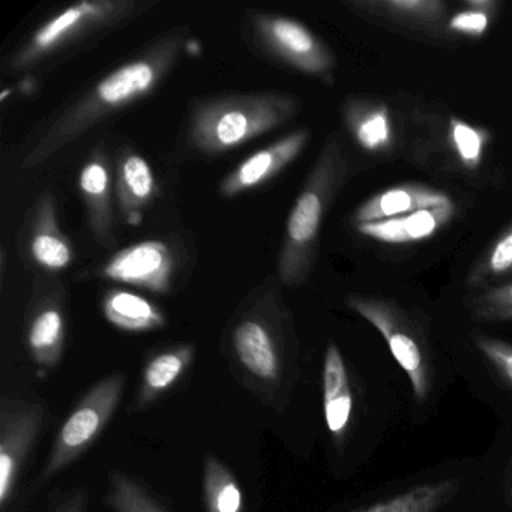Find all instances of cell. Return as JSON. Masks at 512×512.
<instances>
[{
  "mask_svg": "<svg viewBox=\"0 0 512 512\" xmlns=\"http://www.w3.org/2000/svg\"><path fill=\"white\" fill-rule=\"evenodd\" d=\"M224 346L239 382L266 406L281 409L298 379V343L289 310L274 289L265 287L245 302Z\"/></svg>",
  "mask_w": 512,
  "mask_h": 512,
  "instance_id": "cell-1",
  "label": "cell"
},
{
  "mask_svg": "<svg viewBox=\"0 0 512 512\" xmlns=\"http://www.w3.org/2000/svg\"><path fill=\"white\" fill-rule=\"evenodd\" d=\"M185 44L184 29H176L103 77L41 134L23 157V169L40 166L104 119L151 95L179 61Z\"/></svg>",
  "mask_w": 512,
  "mask_h": 512,
  "instance_id": "cell-2",
  "label": "cell"
},
{
  "mask_svg": "<svg viewBox=\"0 0 512 512\" xmlns=\"http://www.w3.org/2000/svg\"><path fill=\"white\" fill-rule=\"evenodd\" d=\"M349 160L340 137L331 134L311 167L289 218L278 259V280L284 287L302 286L313 271L319 235L329 206L349 176Z\"/></svg>",
  "mask_w": 512,
  "mask_h": 512,
  "instance_id": "cell-3",
  "label": "cell"
},
{
  "mask_svg": "<svg viewBox=\"0 0 512 512\" xmlns=\"http://www.w3.org/2000/svg\"><path fill=\"white\" fill-rule=\"evenodd\" d=\"M299 107L298 98L274 91L205 98L191 109L188 142L202 154H224L283 127Z\"/></svg>",
  "mask_w": 512,
  "mask_h": 512,
  "instance_id": "cell-4",
  "label": "cell"
},
{
  "mask_svg": "<svg viewBox=\"0 0 512 512\" xmlns=\"http://www.w3.org/2000/svg\"><path fill=\"white\" fill-rule=\"evenodd\" d=\"M154 4L136 0H83L65 8L31 35L7 61L11 73H23L59 53L85 43L133 19Z\"/></svg>",
  "mask_w": 512,
  "mask_h": 512,
  "instance_id": "cell-5",
  "label": "cell"
},
{
  "mask_svg": "<svg viewBox=\"0 0 512 512\" xmlns=\"http://www.w3.org/2000/svg\"><path fill=\"white\" fill-rule=\"evenodd\" d=\"M127 376L122 371L107 374L74 404L53 440L49 457L34 484L40 491L82 458L109 427L122 397Z\"/></svg>",
  "mask_w": 512,
  "mask_h": 512,
  "instance_id": "cell-6",
  "label": "cell"
},
{
  "mask_svg": "<svg viewBox=\"0 0 512 512\" xmlns=\"http://www.w3.org/2000/svg\"><path fill=\"white\" fill-rule=\"evenodd\" d=\"M346 305L370 323L385 340L392 358L409 379L413 397L425 403L433 385L430 344L427 335L397 302L382 296L349 295Z\"/></svg>",
  "mask_w": 512,
  "mask_h": 512,
  "instance_id": "cell-7",
  "label": "cell"
},
{
  "mask_svg": "<svg viewBox=\"0 0 512 512\" xmlns=\"http://www.w3.org/2000/svg\"><path fill=\"white\" fill-rule=\"evenodd\" d=\"M253 31L263 52L305 76L334 83L337 58L332 50L298 20L280 14L253 17Z\"/></svg>",
  "mask_w": 512,
  "mask_h": 512,
  "instance_id": "cell-8",
  "label": "cell"
},
{
  "mask_svg": "<svg viewBox=\"0 0 512 512\" xmlns=\"http://www.w3.org/2000/svg\"><path fill=\"white\" fill-rule=\"evenodd\" d=\"M41 401L4 395L0 401V508L7 511L16 496L23 467L46 422Z\"/></svg>",
  "mask_w": 512,
  "mask_h": 512,
  "instance_id": "cell-9",
  "label": "cell"
},
{
  "mask_svg": "<svg viewBox=\"0 0 512 512\" xmlns=\"http://www.w3.org/2000/svg\"><path fill=\"white\" fill-rule=\"evenodd\" d=\"M343 5L356 16L394 31L451 41V5L443 0H347Z\"/></svg>",
  "mask_w": 512,
  "mask_h": 512,
  "instance_id": "cell-10",
  "label": "cell"
},
{
  "mask_svg": "<svg viewBox=\"0 0 512 512\" xmlns=\"http://www.w3.org/2000/svg\"><path fill=\"white\" fill-rule=\"evenodd\" d=\"M173 272L172 248L166 242L152 239L119 250L101 269V277L166 295L172 289Z\"/></svg>",
  "mask_w": 512,
  "mask_h": 512,
  "instance_id": "cell-11",
  "label": "cell"
},
{
  "mask_svg": "<svg viewBox=\"0 0 512 512\" xmlns=\"http://www.w3.org/2000/svg\"><path fill=\"white\" fill-rule=\"evenodd\" d=\"M67 341V304L61 289L43 293L32 302L25 326V343L41 374L61 364Z\"/></svg>",
  "mask_w": 512,
  "mask_h": 512,
  "instance_id": "cell-12",
  "label": "cell"
},
{
  "mask_svg": "<svg viewBox=\"0 0 512 512\" xmlns=\"http://www.w3.org/2000/svg\"><path fill=\"white\" fill-rule=\"evenodd\" d=\"M310 139V130L301 128L254 152L223 179L221 196L232 199L272 181L302 154Z\"/></svg>",
  "mask_w": 512,
  "mask_h": 512,
  "instance_id": "cell-13",
  "label": "cell"
},
{
  "mask_svg": "<svg viewBox=\"0 0 512 512\" xmlns=\"http://www.w3.org/2000/svg\"><path fill=\"white\" fill-rule=\"evenodd\" d=\"M26 251L35 265L47 272H61L74 260L71 239L59 226L58 206L52 191H44L29 215Z\"/></svg>",
  "mask_w": 512,
  "mask_h": 512,
  "instance_id": "cell-14",
  "label": "cell"
},
{
  "mask_svg": "<svg viewBox=\"0 0 512 512\" xmlns=\"http://www.w3.org/2000/svg\"><path fill=\"white\" fill-rule=\"evenodd\" d=\"M113 181L106 149L97 146L80 170L79 187L85 200L89 230L95 241L106 248L116 245Z\"/></svg>",
  "mask_w": 512,
  "mask_h": 512,
  "instance_id": "cell-15",
  "label": "cell"
},
{
  "mask_svg": "<svg viewBox=\"0 0 512 512\" xmlns=\"http://www.w3.org/2000/svg\"><path fill=\"white\" fill-rule=\"evenodd\" d=\"M196 359V346L178 343L154 350L146 356L134 398V412L155 406L187 376Z\"/></svg>",
  "mask_w": 512,
  "mask_h": 512,
  "instance_id": "cell-16",
  "label": "cell"
},
{
  "mask_svg": "<svg viewBox=\"0 0 512 512\" xmlns=\"http://www.w3.org/2000/svg\"><path fill=\"white\" fill-rule=\"evenodd\" d=\"M341 116L353 142L373 155H385L397 142L394 119L385 101L349 95L341 104Z\"/></svg>",
  "mask_w": 512,
  "mask_h": 512,
  "instance_id": "cell-17",
  "label": "cell"
},
{
  "mask_svg": "<svg viewBox=\"0 0 512 512\" xmlns=\"http://www.w3.org/2000/svg\"><path fill=\"white\" fill-rule=\"evenodd\" d=\"M322 397L326 428L335 448L341 449L352 425L355 397L346 361L334 341H329L323 356Z\"/></svg>",
  "mask_w": 512,
  "mask_h": 512,
  "instance_id": "cell-18",
  "label": "cell"
},
{
  "mask_svg": "<svg viewBox=\"0 0 512 512\" xmlns=\"http://www.w3.org/2000/svg\"><path fill=\"white\" fill-rule=\"evenodd\" d=\"M454 205L445 191L422 184H401L374 194L358 206L352 215L353 226L404 217L422 209Z\"/></svg>",
  "mask_w": 512,
  "mask_h": 512,
  "instance_id": "cell-19",
  "label": "cell"
},
{
  "mask_svg": "<svg viewBox=\"0 0 512 512\" xmlns=\"http://www.w3.org/2000/svg\"><path fill=\"white\" fill-rule=\"evenodd\" d=\"M157 194V181L148 161L131 148L122 149L116 158L115 196L125 223L139 227L143 214Z\"/></svg>",
  "mask_w": 512,
  "mask_h": 512,
  "instance_id": "cell-20",
  "label": "cell"
},
{
  "mask_svg": "<svg viewBox=\"0 0 512 512\" xmlns=\"http://www.w3.org/2000/svg\"><path fill=\"white\" fill-rule=\"evenodd\" d=\"M455 215L454 205L440 208L422 209L404 217L391 220L374 221V223L358 224L355 227L359 235L373 239L380 244L406 245L425 241L439 233L443 227L451 223Z\"/></svg>",
  "mask_w": 512,
  "mask_h": 512,
  "instance_id": "cell-21",
  "label": "cell"
},
{
  "mask_svg": "<svg viewBox=\"0 0 512 512\" xmlns=\"http://www.w3.org/2000/svg\"><path fill=\"white\" fill-rule=\"evenodd\" d=\"M101 307L107 322L121 331L142 334L167 325L166 314L158 305L128 290H107Z\"/></svg>",
  "mask_w": 512,
  "mask_h": 512,
  "instance_id": "cell-22",
  "label": "cell"
},
{
  "mask_svg": "<svg viewBox=\"0 0 512 512\" xmlns=\"http://www.w3.org/2000/svg\"><path fill=\"white\" fill-rule=\"evenodd\" d=\"M458 479L446 478L440 481L415 485L403 493L379 500L358 512H437L460 493Z\"/></svg>",
  "mask_w": 512,
  "mask_h": 512,
  "instance_id": "cell-23",
  "label": "cell"
},
{
  "mask_svg": "<svg viewBox=\"0 0 512 512\" xmlns=\"http://www.w3.org/2000/svg\"><path fill=\"white\" fill-rule=\"evenodd\" d=\"M203 502L206 512H244L245 500L235 473L217 455L203 463Z\"/></svg>",
  "mask_w": 512,
  "mask_h": 512,
  "instance_id": "cell-24",
  "label": "cell"
},
{
  "mask_svg": "<svg viewBox=\"0 0 512 512\" xmlns=\"http://www.w3.org/2000/svg\"><path fill=\"white\" fill-rule=\"evenodd\" d=\"M490 133L457 116H449L443 130V145L449 158L461 169L475 172L484 163Z\"/></svg>",
  "mask_w": 512,
  "mask_h": 512,
  "instance_id": "cell-25",
  "label": "cell"
},
{
  "mask_svg": "<svg viewBox=\"0 0 512 512\" xmlns=\"http://www.w3.org/2000/svg\"><path fill=\"white\" fill-rule=\"evenodd\" d=\"M512 274V224L506 227L467 272L466 286L473 292L488 289Z\"/></svg>",
  "mask_w": 512,
  "mask_h": 512,
  "instance_id": "cell-26",
  "label": "cell"
},
{
  "mask_svg": "<svg viewBox=\"0 0 512 512\" xmlns=\"http://www.w3.org/2000/svg\"><path fill=\"white\" fill-rule=\"evenodd\" d=\"M104 502L115 512H167L139 479L122 470L110 473Z\"/></svg>",
  "mask_w": 512,
  "mask_h": 512,
  "instance_id": "cell-27",
  "label": "cell"
},
{
  "mask_svg": "<svg viewBox=\"0 0 512 512\" xmlns=\"http://www.w3.org/2000/svg\"><path fill=\"white\" fill-rule=\"evenodd\" d=\"M466 308L476 323L512 322V280L472 293Z\"/></svg>",
  "mask_w": 512,
  "mask_h": 512,
  "instance_id": "cell-28",
  "label": "cell"
},
{
  "mask_svg": "<svg viewBox=\"0 0 512 512\" xmlns=\"http://www.w3.org/2000/svg\"><path fill=\"white\" fill-rule=\"evenodd\" d=\"M472 341L473 346L487 359L488 364L512 391V343L502 338L491 337L484 332H473Z\"/></svg>",
  "mask_w": 512,
  "mask_h": 512,
  "instance_id": "cell-29",
  "label": "cell"
},
{
  "mask_svg": "<svg viewBox=\"0 0 512 512\" xmlns=\"http://www.w3.org/2000/svg\"><path fill=\"white\" fill-rule=\"evenodd\" d=\"M460 10L451 14L448 20V35L451 41L457 38H469L478 40L490 31L491 23L497 16L485 13V11L470 10V8L458 5Z\"/></svg>",
  "mask_w": 512,
  "mask_h": 512,
  "instance_id": "cell-30",
  "label": "cell"
},
{
  "mask_svg": "<svg viewBox=\"0 0 512 512\" xmlns=\"http://www.w3.org/2000/svg\"><path fill=\"white\" fill-rule=\"evenodd\" d=\"M88 503V493L79 488L59 497L50 512H88Z\"/></svg>",
  "mask_w": 512,
  "mask_h": 512,
  "instance_id": "cell-31",
  "label": "cell"
},
{
  "mask_svg": "<svg viewBox=\"0 0 512 512\" xmlns=\"http://www.w3.org/2000/svg\"><path fill=\"white\" fill-rule=\"evenodd\" d=\"M460 5L470 8V10L485 11V13L499 16L503 4L500 0H463Z\"/></svg>",
  "mask_w": 512,
  "mask_h": 512,
  "instance_id": "cell-32",
  "label": "cell"
},
{
  "mask_svg": "<svg viewBox=\"0 0 512 512\" xmlns=\"http://www.w3.org/2000/svg\"><path fill=\"white\" fill-rule=\"evenodd\" d=\"M503 487H505L506 503L512 508V452L506 464L505 476H503Z\"/></svg>",
  "mask_w": 512,
  "mask_h": 512,
  "instance_id": "cell-33",
  "label": "cell"
},
{
  "mask_svg": "<svg viewBox=\"0 0 512 512\" xmlns=\"http://www.w3.org/2000/svg\"><path fill=\"white\" fill-rule=\"evenodd\" d=\"M11 94H13V89H5V91L2 92V94H0V101L4 103V101L7 100V98L10 97Z\"/></svg>",
  "mask_w": 512,
  "mask_h": 512,
  "instance_id": "cell-34",
  "label": "cell"
}]
</instances>
